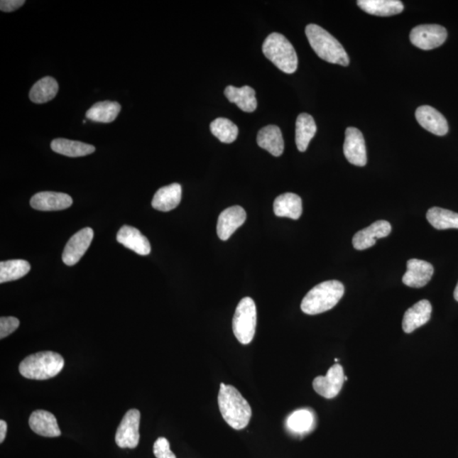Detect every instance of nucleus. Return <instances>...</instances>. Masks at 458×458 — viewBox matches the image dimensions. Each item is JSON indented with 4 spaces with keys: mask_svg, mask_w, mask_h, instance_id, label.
<instances>
[{
    "mask_svg": "<svg viewBox=\"0 0 458 458\" xmlns=\"http://www.w3.org/2000/svg\"><path fill=\"white\" fill-rule=\"evenodd\" d=\"M217 401L222 416L230 427L241 430L249 425L252 410L236 388L222 383Z\"/></svg>",
    "mask_w": 458,
    "mask_h": 458,
    "instance_id": "obj_1",
    "label": "nucleus"
},
{
    "mask_svg": "<svg viewBox=\"0 0 458 458\" xmlns=\"http://www.w3.org/2000/svg\"><path fill=\"white\" fill-rule=\"evenodd\" d=\"M310 45L315 53L327 62L347 67L350 63L347 51L337 39L316 24H309L305 28Z\"/></svg>",
    "mask_w": 458,
    "mask_h": 458,
    "instance_id": "obj_2",
    "label": "nucleus"
},
{
    "mask_svg": "<svg viewBox=\"0 0 458 458\" xmlns=\"http://www.w3.org/2000/svg\"><path fill=\"white\" fill-rule=\"evenodd\" d=\"M344 293L342 283L337 280L322 282L305 295L300 307L308 315H317L334 308Z\"/></svg>",
    "mask_w": 458,
    "mask_h": 458,
    "instance_id": "obj_3",
    "label": "nucleus"
},
{
    "mask_svg": "<svg viewBox=\"0 0 458 458\" xmlns=\"http://www.w3.org/2000/svg\"><path fill=\"white\" fill-rule=\"evenodd\" d=\"M63 357L53 351H41L21 361L19 371L23 377L36 381L53 378L64 368Z\"/></svg>",
    "mask_w": 458,
    "mask_h": 458,
    "instance_id": "obj_4",
    "label": "nucleus"
},
{
    "mask_svg": "<svg viewBox=\"0 0 458 458\" xmlns=\"http://www.w3.org/2000/svg\"><path fill=\"white\" fill-rule=\"evenodd\" d=\"M263 52L266 58L287 74L294 73L298 67V54L293 45L283 35L273 33L265 39Z\"/></svg>",
    "mask_w": 458,
    "mask_h": 458,
    "instance_id": "obj_5",
    "label": "nucleus"
},
{
    "mask_svg": "<svg viewBox=\"0 0 458 458\" xmlns=\"http://www.w3.org/2000/svg\"><path fill=\"white\" fill-rule=\"evenodd\" d=\"M256 307L254 300L244 298L239 302L233 318V331L239 343L248 344L254 338L256 329Z\"/></svg>",
    "mask_w": 458,
    "mask_h": 458,
    "instance_id": "obj_6",
    "label": "nucleus"
},
{
    "mask_svg": "<svg viewBox=\"0 0 458 458\" xmlns=\"http://www.w3.org/2000/svg\"><path fill=\"white\" fill-rule=\"evenodd\" d=\"M447 31L440 25H420L410 33L413 45L421 50H430L442 46L447 40Z\"/></svg>",
    "mask_w": 458,
    "mask_h": 458,
    "instance_id": "obj_7",
    "label": "nucleus"
},
{
    "mask_svg": "<svg viewBox=\"0 0 458 458\" xmlns=\"http://www.w3.org/2000/svg\"><path fill=\"white\" fill-rule=\"evenodd\" d=\"M139 425L141 412L137 409H131L126 412L117 427L115 438L117 446L121 448H136L141 439Z\"/></svg>",
    "mask_w": 458,
    "mask_h": 458,
    "instance_id": "obj_8",
    "label": "nucleus"
},
{
    "mask_svg": "<svg viewBox=\"0 0 458 458\" xmlns=\"http://www.w3.org/2000/svg\"><path fill=\"white\" fill-rule=\"evenodd\" d=\"M347 381L344 369L339 364H335L329 369L325 376H318L314 379L313 389L318 395L326 399H333L342 389L344 382Z\"/></svg>",
    "mask_w": 458,
    "mask_h": 458,
    "instance_id": "obj_9",
    "label": "nucleus"
},
{
    "mask_svg": "<svg viewBox=\"0 0 458 458\" xmlns=\"http://www.w3.org/2000/svg\"><path fill=\"white\" fill-rule=\"evenodd\" d=\"M93 239L94 231L90 228L82 229L74 234L64 249V263L67 266L77 264L88 250Z\"/></svg>",
    "mask_w": 458,
    "mask_h": 458,
    "instance_id": "obj_10",
    "label": "nucleus"
},
{
    "mask_svg": "<svg viewBox=\"0 0 458 458\" xmlns=\"http://www.w3.org/2000/svg\"><path fill=\"white\" fill-rule=\"evenodd\" d=\"M344 155L349 163L357 167H364L368 161L363 133L356 128H348L344 143Z\"/></svg>",
    "mask_w": 458,
    "mask_h": 458,
    "instance_id": "obj_11",
    "label": "nucleus"
},
{
    "mask_svg": "<svg viewBox=\"0 0 458 458\" xmlns=\"http://www.w3.org/2000/svg\"><path fill=\"white\" fill-rule=\"evenodd\" d=\"M391 232V225L389 222L379 220L374 222L368 228L360 230L352 239L353 246L357 251L366 250L374 246L377 239L386 238Z\"/></svg>",
    "mask_w": 458,
    "mask_h": 458,
    "instance_id": "obj_12",
    "label": "nucleus"
},
{
    "mask_svg": "<svg viewBox=\"0 0 458 458\" xmlns=\"http://www.w3.org/2000/svg\"><path fill=\"white\" fill-rule=\"evenodd\" d=\"M246 220V212L241 207L227 208L218 217L217 232L222 241H226Z\"/></svg>",
    "mask_w": 458,
    "mask_h": 458,
    "instance_id": "obj_13",
    "label": "nucleus"
},
{
    "mask_svg": "<svg viewBox=\"0 0 458 458\" xmlns=\"http://www.w3.org/2000/svg\"><path fill=\"white\" fill-rule=\"evenodd\" d=\"M71 196L58 192H40L33 196L30 200L31 207L35 210L50 212L65 210L72 206Z\"/></svg>",
    "mask_w": 458,
    "mask_h": 458,
    "instance_id": "obj_14",
    "label": "nucleus"
},
{
    "mask_svg": "<svg viewBox=\"0 0 458 458\" xmlns=\"http://www.w3.org/2000/svg\"><path fill=\"white\" fill-rule=\"evenodd\" d=\"M407 272L404 274L403 282L411 288L425 287L433 276L435 269L427 261L411 259L407 263Z\"/></svg>",
    "mask_w": 458,
    "mask_h": 458,
    "instance_id": "obj_15",
    "label": "nucleus"
},
{
    "mask_svg": "<svg viewBox=\"0 0 458 458\" xmlns=\"http://www.w3.org/2000/svg\"><path fill=\"white\" fill-rule=\"evenodd\" d=\"M416 119L422 128L429 132L444 136L448 133V124L442 113L430 106H422L417 109Z\"/></svg>",
    "mask_w": 458,
    "mask_h": 458,
    "instance_id": "obj_16",
    "label": "nucleus"
},
{
    "mask_svg": "<svg viewBox=\"0 0 458 458\" xmlns=\"http://www.w3.org/2000/svg\"><path fill=\"white\" fill-rule=\"evenodd\" d=\"M117 241L138 255L147 256L151 251V246L145 235L141 231L129 225L122 226L116 236Z\"/></svg>",
    "mask_w": 458,
    "mask_h": 458,
    "instance_id": "obj_17",
    "label": "nucleus"
},
{
    "mask_svg": "<svg viewBox=\"0 0 458 458\" xmlns=\"http://www.w3.org/2000/svg\"><path fill=\"white\" fill-rule=\"evenodd\" d=\"M432 305L429 300H422L407 310L404 314L403 329L405 333H413L430 321Z\"/></svg>",
    "mask_w": 458,
    "mask_h": 458,
    "instance_id": "obj_18",
    "label": "nucleus"
},
{
    "mask_svg": "<svg viewBox=\"0 0 458 458\" xmlns=\"http://www.w3.org/2000/svg\"><path fill=\"white\" fill-rule=\"evenodd\" d=\"M29 425L35 433L43 437H58L61 432L54 414L37 410L29 418Z\"/></svg>",
    "mask_w": 458,
    "mask_h": 458,
    "instance_id": "obj_19",
    "label": "nucleus"
},
{
    "mask_svg": "<svg viewBox=\"0 0 458 458\" xmlns=\"http://www.w3.org/2000/svg\"><path fill=\"white\" fill-rule=\"evenodd\" d=\"M182 187L178 183H173L160 187L152 200V207L160 212H170L180 204Z\"/></svg>",
    "mask_w": 458,
    "mask_h": 458,
    "instance_id": "obj_20",
    "label": "nucleus"
},
{
    "mask_svg": "<svg viewBox=\"0 0 458 458\" xmlns=\"http://www.w3.org/2000/svg\"><path fill=\"white\" fill-rule=\"evenodd\" d=\"M261 148L273 156H280L285 150V142L280 129L278 126L268 125L259 131L256 138Z\"/></svg>",
    "mask_w": 458,
    "mask_h": 458,
    "instance_id": "obj_21",
    "label": "nucleus"
},
{
    "mask_svg": "<svg viewBox=\"0 0 458 458\" xmlns=\"http://www.w3.org/2000/svg\"><path fill=\"white\" fill-rule=\"evenodd\" d=\"M275 215L298 220L302 214V200L299 195L285 193L279 195L273 203Z\"/></svg>",
    "mask_w": 458,
    "mask_h": 458,
    "instance_id": "obj_22",
    "label": "nucleus"
},
{
    "mask_svg": "<svg viewBox=\"0 0 458 458\" xmlns=\"http://www.w3.org/2000/svg\"><path fill=\"white\" fill-rule=\"evenodd\" d=\"M357 4L370 15L391 16L403 11V4L398 0H359Z\"/></svg>",
    "mask_w": 458,
    "mask_h": 458,
    "instance_id": "obj_23",
    "label": "nucleus"
},
{
    "mask_svg": "<svg viewBox=\"0 0 458 458\" xmlns=\"http://www.w3.org/2000/svg\"><path fill=\"white\" fill-rule=\"evenodd\" d=\"M224 94L229 102L236 104L243 111L251 113L256 110V91L251 87L244 86L242 88H236V87L228 86Z\"/></svg>",
    "mask_w": 458,
    "mask_h": 458,
    "instance_id": "obj_24",
    "label": "nucleus"
},
{
    "mask_svg": "<svg viewBox=\"0 0 458 458\" xmlns=\"http://www.w3.org/2000/svg\"><path fill=\"white\" fill-rule=\"evenodd\" d=\"M317 133V125L311 115L302 113L295 124V143L300 152L307 151L309 143Z\"/></svg>",
    "mask_w": 458,
    "mask_h": 458,
    "instance_id": "obj_25",
    "label": "nucleus"
},
{
    "mask_svg": "<svg viewBox=\"0 0 458 458\" xmlns=\"http://www.w3.org/2000/svg\"><path fill=\"white\" fill-rule=\"evenodd\" d=\"M315 426V416L311 410L302 408L292 413L286 420L287 429L292 434L302 435L309 433Z\"/></svg>",
    "mask_w": 458,
    "mask_h": 458,
    "instance_id": "obj_26",
    "label": "nucleus"
},
{
    "mask_svg": "<svg viewBox=\"0 0 458 458\" xmlns=\"http://www.w3.org/2000/svg\"><path fill=\"white\" fill-rule=\"evenodd\" d=\"M51 149L58 154L69 157H80L92 154L95 151L93 146L67 138H55L51 143Z\"/></svg>",
    "mask_w": 458,
    "mask_h": 458,
    "instance_id": "obj_27",
    "label": "nucleus"
},
{
    "mask_svg": "<svg viewBox=\"0 0 458 458\" xmlns=\"http://www.w3.org/2000/svg\"><path fill=\"white\" fill-rule=\"evenodd\" d=\"M59 90L58 81L51 77H45L33 86L29 98L35 104H45L53 99Z\"/></svg>",
    "mask_w": 458,
    "mask_h": 458,
    "instance_id": "obj_28",
    "label": "nucleus"
},
{
    "mask_svg": "<svg viewBox=\"0 0 458 458\" xmlns=\"http://www.w3.org/2000/svg\"><path fill=\"white\" fill-rule=\"evenodd\" d=\"M121 111V104L115 102H102L94 104L86 113L87 119L109 124L115 121Z\"/></svg>",
    "mask_w": 458,
    "mask_h": 458,
    "instance_id": "obj_29",
    "label": "nucleus"
},
{
    "mask_svg": "<svg viewBox=\"0 0 458 458\" xmlns=\"http://www.w3.org/2000/svg\"><path fill=\"white\" fill-rule=\"evenodd\" d=\"M427 220L438 230L458 229V213L440 207H432L426 214Z\"/></svg>",
    "mask_w": 458,
    "mask_h": 458,
    "instance_id": "obj_30",
    "label": "nucleus"
},
{
    "mask_svg": "<svg viewBox=\"0 0 458 458\" xmlns=\"http://www.w3.org/2000/svg\"><path fill=\"white\" fill-rule=\"evenodd\" d=\"M31 270L27 261L10 260L0 263V283L17 280L23 278Z\"/></svg>",
    "mask_w": 458,
    "mask_h": 458,
    "instance_id": "obj_31",
    "label": "nucleus"
},
{
    "mask_svg": "<svg viewBox=\"0 0 458 458\" xmlns=\"http://www.w3.org/2000/svg\"><path fill=\"white\" fill-rule=\"evenodd\" d=\"M210 129L214 136L225 143L236 141L239 134L238 126L232 121L224 117L214 120L210 125Z\"/></svg>",
    "mask_w": 458,
    "mask_h": 458,
    "instance_id": "obj_32",
    "label": "nucleus"
},
{
    "mask_svg": "<svg viewBox=\"0 0 458 458\" xmlns=\"http://www.w3.org/2000/svg\"><path fill=\"white\" fill-rule=\"evenodd\" d=\"M20 321L14 317H2L0 318V339L7 337L18 329Z\"/></svg>",
    "mask_w": 458,
    "mask_h": 458,
    "instance_id": "obj_33",
    "label": "nucleus"
},
{
    "mask_svg": "<svg viewBox=\"0 0 458 458\" xmlns=\"http://www.w3.org/2000/svg\"><path fill=\"white\" fill-rule=\"evenodd\" d=\"M154 454L156 458H169L174 455L167 439L164 437L157 439L154 444Z\"/></svg>",
    "mask_w": 458,
    "mask_h": 458,
    "instance_id": "obj_34",
    "label": "nucleus"
},
{
    "mask_svg": "<svg viewBox=\"0 0 458 458\" xmlns=\"http://www.w3.org/2000/svg\"><path fill=\"white\" fill-rule=\"evenodd\" d=\"M24 0H2L0 2V9L4 12H12L23 6Z\"/></svg>",
    "mask_w": 458,
    "mask_h": 458,
    "instance_id": "obj_35",
    "label": "nucleus"
},
{
    "mask_svg": "<svg viewBox=\"0 0 458 458\" xmlns=\"http://www.w3.org/2000/svg\"><path fill=\"white\" fill-rule=\"evenodd\" d=\"M7 434V424L6 421H0V443H3Z\"/></svg>",
    "mask_w": 458,
    "mask_h": 458,
    "instance_id": "obj_36",
    "label": "nucleus"
},
{
    "mask_svg": "<svg viewBox=\"0 0 458 458\" xmlns=\"http://www.w3.org/2000/svg\"><path fill=\"white\" fill-rule=\"evenodd\" d=\"M454 298L458 302V283L454 290Z\"/></svg>",
    "mask_w": 458,
    "mask_h": 458,
    "instance_id": "obj_37",
    "label": "nucleus"
}]
</instances>
